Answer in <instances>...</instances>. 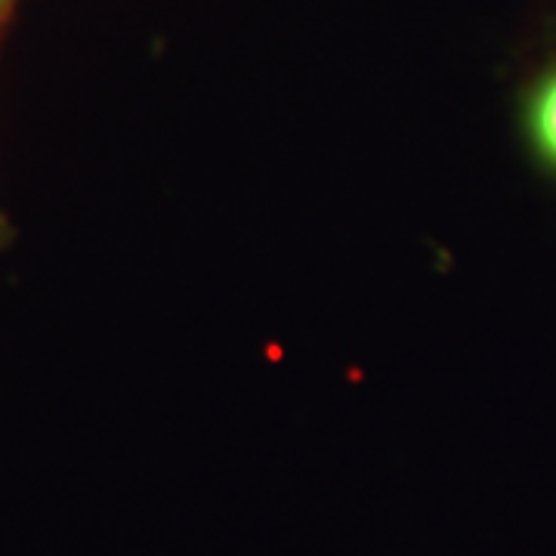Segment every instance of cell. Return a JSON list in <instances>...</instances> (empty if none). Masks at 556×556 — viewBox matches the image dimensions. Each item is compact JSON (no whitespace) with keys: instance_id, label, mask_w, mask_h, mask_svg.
<instances>
[{"instance_id":"1","label":"cell","mask_w":556,"mask_h":556,"mask_svg":"<svg viewBox=\"0 0 556 556\" xmlns=\"http://www.w3.org/2000/svg\"><path fill=\"white\" fill-rule=\"evenodd\" d=\"M519 127L529 155L556 179V62L529 84L519 109Z\"/></svg>"},{"instance_id":"2","label":"cell","mask_w":556,"mask_h":556,"mask_svg":"<svg viewBox=\"0 0 556 556\" xmlns=\"http://www.w3.org/2000/svg\"><path fill=\"white\" fill-rule=\"evenodd\" d=\"M0 241H3V229H0Z\"/></svg>"}]
</instances>
